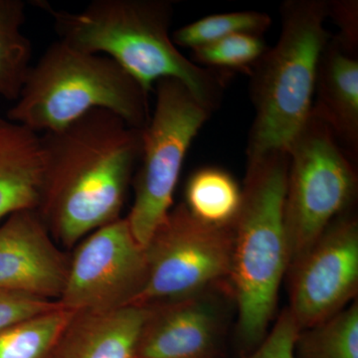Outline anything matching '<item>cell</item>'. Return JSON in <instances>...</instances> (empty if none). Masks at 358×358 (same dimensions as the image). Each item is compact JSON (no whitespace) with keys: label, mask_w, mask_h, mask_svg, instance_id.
Returning a JSON list of instances; mask_svg holds the SVG:
<instances>
[{"label":"cell","mask_w":358,"mask_h":358,"mask_svg":"<svg viewBox=\"0 0 358 358\" xmlns=\"http://www.w3.org/2000/svg\"><path fill=\"white\" fill-rule=\"evenodd\" d=\"M145 306L73 313L51 358H134Z\"/></svg>","instance_id":"cell-14"},{"label":"cell","mask_w":358,"mask_h":358,"mask_svg":"<svg viewBox=\"0 0 358 358\" xmlns=\"http://www.w3.org/2000/svg\"><path fill=\"white\" fill-rule=\"evenodd\" d=\"M268 48L262 35L236 34L193 49L192 62L208 69L240 71L249 75Z\"/></svg>","instance_id":"cell-21"},{"label":"cell","mask_w":358,"mask_h":358,"mask_svg":"<svg viewBox=\"0 0 358 358\" xmlns=\"http://www.w3.org/2000/svg\"><path fill=\"white\" fill-rule=\"evenodd\" d=\"M72 310L62 306L0 331V358H51Z\"/></svg>","instance_id":"cell-18"},{"label":"cell","mask_w":358,"mask_h":358,"mask_svg":"<svg viewBox=\"0 0 358 358\" xmlns=\"http://www.w3.org/2000/svg\"><path fill=\"white\" fill-rule=\"evenodd\" d=\"M69 261L36 209L15 212L0 225V289L58 301Z\"/></svg>","instance_id":"cell-11"},{"label":"cell","mask_w":358,"mask_h":358,"mask_svg":"<svg viewBox=\"0 0 358 358\" xmlns=\"http://www.w3.org/2000/svg\"><path fill=\"white\" fill-rule=\"evenodd\" d=\"M60 306L58 301L0 289V331Z\"/></svg>","instance_id":"cell-23"},{"label":"cell","mask_w":358,"mask_h":358,"mask_svg":"<svg viewBox=\"0 0 358 358\" xmlns=\"http://www.w3.org/2000/svg\"><path fill=\"white\" fill-rule=\"evenodd\" d=\"M313 112L336 136L348 157H358V55L333 38L320 55L315 77Z\"/></svg>","instance_id":"cell-13"},{"label":"cell","mask_w":358,"mask_h":358,"mask_svg":"<svg viewBox=\"0 0 358 358\" xmlns=\"http://www.w3.org/2000/svg\"><path fill=\"white\" fill-rule=\"evenodd\" d=\"M155 85V110L141 129V159L131 183L134 202L126 217L143 247L171 210L186 155L212 114L182 82L164 78Z\"/></svg>","instance_id":"cell-7"},{"label":"cell","mask_w":358,"mask_h":358,"mask_svg":"<svg viewBox=\"0 0 358 358\" xmlns=\"http://www.w3.org/2000/svg\"><path fill=\"white\" fill-rule=\"evenodd\" d=\"M218 288L145 306L134 358L222 357L224 315L214 294Z\"/></svg>","instance_id":"cell-12"},{"label":"cell","mask_w":358,"mask_h":358,"mask_svg":"<svg viewBox=\"0 0 358 358\" xmlns=\"http://www.w3.org/2000/svg\"><path fill=\"white\" fill-rule=\"evenodd\" d=\"M43 171L40 134L0 117V222L37 209Z\"/></svg>","instance_id":"cell-15"},{"label":"cell","mask_w":358,"mask_h":358,"mask_svg":"<svg viewBox=\"0 0 358 358\" xmlns=\"http://www.w3.org/2000/svg\"><path fill=\"white\" fill-rule=\"evenodd\" d=\"M242 188L229 173L219 167H202L188 178L186 208L201 222L230 227L239 212Z\"/></svg>","instance_id":"cell-16"},{"label":"cell","mask_w":358,"mask_h":358,"mask_svg":"<svg viewBox=\"0 0 358 358\" xmlns=\"http://www.w3.org/2000/svg\"><path fill=\"white\" fill-rule=\"evenodd\" d=\"M148 94L112 58L79 51L57 40L30 68L7 119L39 134L103 109L131 128L143 129L150 117Z\"/></svg>","instance_id":"cell-5"},{"label":"cell","mask_w":358,"mask_h":358,"mask_svg":"<svg viewBox=\"0 0 358 358\" xmlns=\"http://www.w3.org/2000/svg\"><path fill=\"white\" fill-rule=\"evenodd\" d=\"M288 273V310L301 331L324 322L357 300V216L350 211L333 221Z\"/></svg>","instance_id":"cell-10"},{"label":"cell","mask_w":358,"mask_h":358,"mask_svg":"<svg viewBox=\"0 0 358 358\" xmlns=\"http://www.w3.org/2000/svg\"><path fill=\"white\" fill-rule=\"evenodd\" d=\"M327 18L331 17L339 29L333 38L345 50L358 55V2L357 0L327 1Z\"/></svg>","instance_id":"cell-24"},{"label":"cell","mask_w":358,"mask_h":358,"mask_svg":"<svg viewBox=\"0 0 358 358\" xmlns=\"http://www.w3.org/2000/svg\"><path fill=\"white\" fill-rule=\"evenodd\" d=\"M25 2L0 0V95L17 100L31 68L32 45L22 32Z\"/></svg>","instance_id":"cell-17"},{"label":"cell","mask_w":358,"mask_h":358,"mask_svg":"<svg viewBox=\"0 0 358 358\" xmlns=\"http://www.w3.org/2000/svg\"><path fill=\"white\" fill-rule=\"evenodd\" d=\"M296 358H358V303L317 326L303 329L296 339Z\"/></svg>","instance_id":"cell-19"},{"label":"cell","mask_w":358,"mask_h":358,"mask_svg":"<svg viewBox=\"0 0 358 358\" xmlns=\"http://www.w3.org/2000/svg\"><path fill=\"white\" fill-rule=\"evenodd\" d=\"M272 18L260 11H235L200 18L173 32V43L183 48H199L236 34L264 35Z\"/></svg>","instance_id":"cell-20"},{"label":"cell","mask_w":358,"mask_h":358,"mask_svg":"<svg viewBox=\"0 0 358 358\" xmlns=\"http://www.w3.org/2000/svg\"><path fill=\"white\" fill-rule=\"evenodd\" d=\"M148 277L136 305L188 298L227 284L232 226L201 222L178 204L145 245Z\"/></svg>","instance_id":"cell-8"},{"label":"cell","mask_w":358,"mask_h":358,"mask_svg":"<svg viewBox=\"0 0 358 358\" xmlns=\"http://www.w3.org/2000/svg\"><path fill=\"white\" fill-rule=\"evenodd\" d=\"M300 333L293 315L285 308L262 343L243 358H296L294 346Z\"/></svg>","instance_id":"cell-22"},{"label":"cell","mask_w":358,"mask_h":358,"mask_svg":"<svg viewBox=\"0 0 358 358\" xmlns=\"http://www.w3.org/2000/svg\"><path fill=\"white\" fill-rule=\"evenodd\" d=\"M281 32L250 71L255 119L247 159L286 150L313 110L322 52L331 38L326 29V0H287L281 6Z\"/></svg>","instance_id":"cell-4"},{"label":"cell","mask_w":358,"mask_h":358,"mask_svg":"<svg viewBox=\"0 0 358 358\" xmlns=\"http://www.w3.org/2000/svg\"><path fill=\"white\" fill-rule=\"evenodd\" d=\"M286 152L289 271L333 221L350 211L357 197V173L355 162L313 110Z\"/></svg>","instance_id":"cell-6"},{"label":"cell","mask_w":358,"mask_h":358,"mask_svg":"<svg viewBox=\"0 0 358 358\" xmlns=\"http://www.w3.org/2000/svg\"><path fill=\"white\" fill-rule=\"evenodd\" d=\"M288 166L286 150L248 159L241 205L232 224L227 286L236 303L238 343L245 355L267 336L288 272L284 218Z\"/></svg>","instance_id":"cell-3"},{"label":"cell","mask_w":358,"mask_h":358,"mask_svg":"<svg viewBox=\"0 0 358 358\" xmlns=\"http://www.w3.org/2000/svg\"><path fill=\"white\" fill-rule=\"evenodd\" d=\"M39 6L53 20L60 41L77 50L112 58L148 93L164 78L178 80L212 113L217 110L231 73L195 64L169 34L171 0H95L81 11Z\"/></svg>","instance_id":"cell-2"},{"label":"cell","mask_w":358,"mask_h":358,"mask_svg":"<svg viewBox=\"0 0 358 358\" xmlns=\"http://www.w3.org/2000/svg\"><path fill=\"white\" fill-rule=\"evenodd\" d=\"M43 182L37 212L61 248L119 220L141 155V129L96 109L40 134Z\"/></svg>","instance_id":"cell-1"},{"label":"cell","mask_w":358,"mask_h":358,"mask_svg":"<svg viewBox=\"0 0 358 358\" xmlns=\"http://www.w3.org/2000/svg\"><path fill=\"white\" fill-rule=\"evenodd\" d=\"M148 277L147 256L127 218L103 226L73 248L58 303L72 312L136 305Z\"/></svg>","instance_id":"cell-9"}]
</instances>
